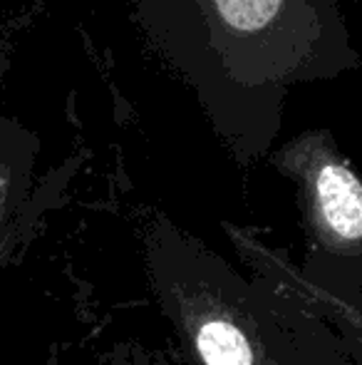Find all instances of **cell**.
I'll list each match as a JSON object with an SVG mask.
<instances>
[{
  "label": "cell",
  "mask_w": 362,
  "mask_h": 365,
  "mask_svg": "<svg viewBox=\"0 0 362 365\" xmlns=\"http://www.w3.org/2000/svg\"><path fill=\"white\" fill-rule=\"evenodd\" d=\"M298 184L300 204L315 244L333 256L362 254V177L340 154L333 135L310 130L273 157Z\"/></svg>",
  "instance_id": "3"
},
{
  "label": "cell",
  "mask_w": 362,
  "mask_h": 365,
  "mask_svg": "<svg viewBox=\"0 0 362 365\" xmlns=\"http://www.w3.org/2000/svg\"><path fill=\"white\" fill-rule=\"evenodd\" d=\"M258 293V313H261L263 336L283 365H350L343 356L333 351V343L323 328L300 313L293 316L280 308L273 298Z\"/></svg>",
  "instance_id": "5"
},
{
  "label": "cell",
  "mask_w": 362,
  "mask_h": 365,
  "mask_svg": "<svg viewBox=\"0 0 362 365\" xmlns=\"http://www.w3.org/2000/svg\"><path fill=\"white\" fill-rule=\"evenodd\" d=\"M147 43L238 159L263 157L290 90L360 65L338 0H132Z\"/></svg>",
  "instance_id": "1"
},
{
  "label": "cell",
  "mask_w": 362,
  "mask_h": 365,
  "mask_svg": "<svg viewBox=\"0 0 362 365\" xmlns=\"http://www.w3.org/2000/svg\"><path fill=\"white\" fill-rule=\"evenodd\" d=\"M10 43L0 30V87L10 68ZM40 137L0 107V251L20 229L33 202Z\"/></svg>",
  "instance_id": "4"
},
{
  "label": "cell",
  "mask_w": 362,
  "mask_h": 365,
  "mask_svg": "<svg viewBox=\"0 0 362 365\" xmlns=\"http://www.w3.org/2000/svg\"><path fill=\"white\" fill-rule=\"evenodd\" d=\"M147 266L196 365H283L263 336L256 289L171 221L147 231Z\"/></svg>",
  "instance_id": "2"
}]
</instances>
